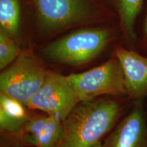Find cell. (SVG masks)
<instances>
[{
    "label": "cell",
    "mask_w": 147,
    "mask_h": 147,
    "mask_svg": "<svg viewBox=\"0 0 147 147\" xmlns=\"http://www.w3.org/2000/svg\"><path fill=\"white\" fill-rule=\"evenodd\" d=\"M104 147H147V128L142 108L136 106L108 136Z\"/></svg>",
    "instance_id": "cell-8"
},
{
    "label": "cell",
    "mask_w": 147,
    "mask_h": 147,
    "mask_svg": "<svg viewBox=\"0 0 147 147\" xmlns=\"http://www.w3.org/2000/svg\"><path fill=\"white\" fill-rule=\"evenodd\" d=\"M26 12H30L29 0H0V28L20 43L22 23Z\"/></svg>",
    "instance_id": "cell-11"
},
{
    "label": "cell",
    "mask_w": 147,
    "mask_h": 147,
    "mask_svg": "<svg viewBox=\"0 0 147 147\" xmlns=\"http://www.w3.org/2000/svg\"><path fill=\"white\" fill-rule=\"evenodd\" d=\"M121 107L113 100L80 102L63 121L59 147H91L101 142L115 125Z\"/></svg>",
    "instance_id": "cell-2"
},
{
    "label": "cell",
    "mask_w": 147,
    "mask_h": 147,
    "mask_svg": "<svg viewBox=\"0 0 147 147\" xmlns=\"http://www.w3.org/2000/svg\"><path fill=\"white\" fill-rule=\"evenodd\" d=\"M123 71L127 94L139 99L147 94V57L132 50L119 47L115 50Z\"/></svg>",
    "instance_id": "cell-7"
},
{
    "label": "cell",
    "mask_w": 147,
    "mask_h": 147,
    "mask_svg": "<svg viewBox=\"0 0 147 147\" xmlns=\"http://www.w3.org/2000/svg\"><path fill=\"white\" fill-rule=\"evenodd\" d=\"M48 70L32 53L23 51L0 76L1 93L26 106L45 81Z\"/></svg>",
    "instance_id": "cell-5"
},
{
    "label": "cell",
    "mask_w": 147,
    "mask_h": 147,
    "mask_svg": "<svg viewBox=\"0 0 147 147\" xmlns=\"http://www.w3.org/2000/svg\"><path fill=\"white\" fill-rule=\"evenodd\" d=\"M91 147H104V146H103V143L100 142L97 143L96 144L93 145V146H91Z\"/></svg>",
    "instance_id": "cell-15"
},
{
    "label": "cell",
    "mask_w": 147,
    "mask_h": 147,
    "mask_svg": "<svg viewBox=\"0 0 147 147\" xmlns=\"http://www.w3.org/2000/svg\"><path fill=\"white\" fill-rule=\"evenodd\" d=\"M24 104L1 93L0 129L1 132L14 133L21 130L29 120Z\"/></svg>",
    "instance_id": "cell-12"
},
{
    "label": "cell",
    "mask_w": 147,
    "mask_h": 147,
    "mask_svg": "<svg viewBox=\"0 0 147 147\" xmlns=\"http://www.w3.org/2000/svg\"><path fill=\"white\" fill-rule=\"evenodd\" d=\"M22 51L17 40L0 28V69H5L13 63Z\"/></svg>",
    "instance_id": "cell-13"
},
{
    "label": "cell",
    "mask_w": 147,
    "mask_h": 147,
    "mask_svg": "<svg viewBox=\"0 0 147 147\" xmlns=\"http://www.w3.org/2000/svg\"><path fill=\"white\" fill-rule=\"evenodd\" d=\"M80 103L66 76L48 71L43 84L26 107L39 110L61 121L67 118Z\"/></svg>",
    "instance_id": "cell-6"
},
{
    "label": "cell",
    "mask_w": 147,
    "mask_h": 147,
    "mask_svg": "<svg viewBox=\"0 0 147 147\" xmlns=\"http://www.w3.org/2000/svg\"><path fill=\"white\" fill-rule=\"evenodd\" d=\"M38 32L51 36L117 15L104 0H29Z\"/></svg>",
    "instance_id": "cell-1"
},
{
    "label": "cell",
    "mask_w": 147,
    "mask_h": 147,
    "mask_svg": "<svg viewBox=\"0 0 147 147\" xmlns=\"http://www.w3.org/2000/svg\"><path fill=\"white\" fill-rule=\"evenodd\" d=\"M146 0H106V3L117 15L121 32L129 43L136 40V25Z\"/></svg>",
    "instance_id": "cell-10"
},
{
    "label": "cell",
    "mask_w": 147,
    "mask_h": 147,
    "mask_svg": "<svg viewBox=\"0 0 147 147\" xmlns=\"http://www.w3.org/2000/svg\"><path fill=\"white\" fill-rule=\"evenodd\" d=\"M143 14V33H144L145 39L147 42V0H146L144 8L142 10Z\"/></svg>",
    "instance_id": "cell-14"
},
{
    "label": "cell",
    "mask_w": 147,
    "mask_h": 147,
    "mask_svg": "<svg viewBox=\"0 0 147 147\" xmlns=\"http://www.w3.org/2000/svg\"><path fill=\"white\" fill-rule=\"evenodd\" d=\"M80 102L94 100L103 95L127 94L123 71L115 57L89 70L66 76Z\"/></svg>",
    "instance_id": "cell-4"
},
{
    "label": "cell",
    "mask_w": 147,
    "mask_h": 147,
    "mask_svg": "<svg viewBox=\"0 0 147 147\" xmlns=\"http://www.w3.org/2000/svg\"><path fill=\"white\" fill-rule=\"evenodd\" d=\"M26 140L35 147H59L63 133V121L52 116L29 119L24 127Z\"/></svg>",
    "instance_id": "cell-9"
},
{
    "label": "cell",
    "mask_w": 147,
    "mask_h": 147,
    "mask_svg": "<svg viewBox=\"0 0 147 147\" xmlns=\"http://www.w3.org/2000/svg\"><path fill=\"white\" fill-rule=\"evenodd\" d=\"M114 38V32L109 27H84L50 42L42 48L40 53L44 58L53 63L83 65L97 57Z\"/></svg>",
    "instance_id": "cell-3"
}]
</instances>
